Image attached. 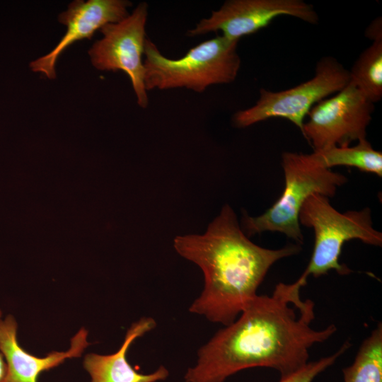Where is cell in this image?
<instances>
[{
    "label": "cell",
    "mask_w": 382,
    "mask_h": 382,
    "mask_svg": "<svg viewBox=\"0 0 382 382\" xmlns=\"http://www.w3.org/2000/svg\"><path fill=\"white\" fill-rule=\"evenodd\" d=\"M173 246L204 274V289L189 311L224 326L234 322L257 295L258 286L274 263L301 250L299 245L269 249L255 244L228 204L204 233L176 236Z\"/></svg>",
    "instance_id": "obj_2"
},
{
    "label": "cell",
    "mask_w": 382,
    "mask_h": 382,
    "mask_svg": "<svg viewBox=\"0 0 382 382\" xmlns=\"http://www.w3.org/2000/svg\"><path fill=\"white\" fill-rule=\"evenodd\" d=\"M148 4L139 3L123 20L109 23L100 30L103 37L88 51L93 66L100 71H122L129 77L137 102L146 108L149 104L144 85L142 57L146 39Z\"/></svg>",
    "instance_id": "obj_7"
},
{
    "label": "cell",
    "mask_w": 382,
    "mask_h": 382,
    "mask_svg": "<svg viewBox=\"0 0 382 382\" xmlns=\"http://www.w3.org/2000/svg\"><path fill=\"white\" fill-rule=\"evenodd\" d=\"M18 324L11 315L0 319V352L6 369L1 382H37L39 375L58 366L66 359L79 357L88 346V331L81 328L71 339V345L65 352H52L45 357L28 353L18 344Z\"/></svg>",
    "instance_id": "obj_11"
},
{
    "label": "cell",
    "mask_w": 382,
    "mask_h": 382,
    "mask_svg": "<svg viewBox=\"0 0 382 382\" xmlns=\"http://www.w3.org/2000/svg\"><path fill=\"white\" fill-rule=\"evenodd\" d=\"M300 224L312 228L315 242L310 262L302 274L318 277L330 270L347 274L351 270L339 261L343 244L359 239L372 245L381 246L382 233L373 227L371 210L340 212L328 197L315 193L304 202L299 214Z\"/></svg>",
    "instance_id": "obj_5"
},
{
    "label": "cell",
    "mask_w": 382,
    "mask_h": 382,
    "mask_svg": "<svg viewBox=\"0 0 382 382\" xmlns=\"http://www.w3.org/2000/svg\"><path fill=\"white\" fill-rule=\"evenodd\" d=\"M350 81L349 72L332 57L320 59L310 80L282 91L260 90V97L252 107L237 111L233 116L236 127L245 128L274 117L284 118L302 132L306 116L322 100L345 88Z\"/></svg>",
    "instance_id": "obj_6"
},
{
    "label": "cell",
    "mask_w": 382,
    "mask_h": 382,
    "mask_svg": "<svg viewBox=\"0 0 382 382\" xmlns=\"http://www.w3.org/2000/svg\"><path fill=\"white\" fill-rule=\"evenodd\" d=\"M381 19L374 20L367 28L366 36L373 41L382 40Z\"/></svg>",
    "instance_id": "obj_17"
},
{
    "label": "cell",
    "mask_w": 382,
    "mask_h": 382,
    "mask_svg": "<svg viewBox=\"0 0 382 382\" xmlns=\"http://www.w3.org/2000/svg\"><path fill=\"white\" fill-rule=\"evenodd\" d=\"M238 43V40L217 35L190 49L179 59H170L146 38L144 52L146 90L184 88L202 93L212 85L232 83L241 66Z\"/></svg>",
    "instance_id": "obj_3"
},
{
    "label": "cell",
    "mask_w": 382,
    "mask_h": 382,
    "mask_svg": "<svg viewBox=\"0 0 382 382\" xmlns=\"http://www.w3.org/2000/svg\"><path fill=\"white\" fill-rule=\"evenodd\" d=\"M281 16H292L311 24H317L319 20L313 6L302 0H228L209 17L201 19L187 35L220 31L222 36L239 41Z\"/></svg>",
    "instance_id": "obj_9"
},
{
    "label": "cell",
    "mask_w": 382,
    "mask_h": 382,
    "mask_svg": "<svg viewBox=\"0 0 382 382\" xmlns=\"http://www.w3.org/2000/svg\"><path fill=\"white\" fill-rule=\"evenodd\" d=\"M306 282L301 274L292 284H277L270 296L257 295L234 322L198 349L196 364L187 369L183 382H224L255 367L274 369L284 378L304 366L311 347L337 330L334 324L311 328L314 303L300 296Z\"/></svg>",
    "instance_id": "obj_1"
},
{
    "label": "cell",
    "mask_w": 382,
    "mask_h": 382,
    "mask_svg": "<svg viewBox=\"0 0 382 382\" xmlns=\"http://www.w3.org/2000/svg\"><path fill=\"white\" fill-rule=\"evenodd\" d=\"M132 3L126 0H77L71 2L66 11L59 15V21L66 31L58 44L47 54L31 62L33 71L43 74L53 79L55 65L61 54L74 42L91 39L104 25L119 22L129 13Z\"/></svg>",
    "instance_id": "obj_10"
},
{
    "label": "cell",
    "mask_w": 382,
    "mask_h": 382,
    "mask_svg": "<svg viewBox=\"0 0 382 382\" xmlns=\"http://www.w3.org/2000/svg\"><path fill=\"white\" fill-rule=\"evenodd\" d=\"M349 347L350 343L345 342L333 354L321 358L318 361L308 362L292 374L281 378L279 382H313L318 374L332 365Z\"/></svg>",
    "instance_id": "obj_16"
},
{
    "label": "cell",
    "mask_w": 382,
    "mask_h": 382,
    "mask_svg": "<svg viewBox=\"0 0 382 382\" xmlns=\"http://www.w3.org/2000/svg\"><path fill=\"white\" fill-rule=\"evenodd\" d=\"M374 109V104L349 81L341 91L311 108L301 133L313 151L349 146L366 139Z\"/></svg>",
    "instance_id": "obj_8"
},
{
    "label": "cell",
    "mask_w": 382,
    "mask_h": 382,
    "mask_svg": "<svg viewBox=\"0 0 382 382\" xmlns=\"http://www.w3.org/2000/svg\"><path fill=\"white\" fill-rule=\"evenodd\" d=\"M282 166L285 179L282 195L262 214L255 217L245 214L242 230L248 237L265 231L279 232L302 243L299 214L306 200L315 193L333 197L347 178L321 167L311 154L284 152Z\"/></svg>",
    "instance_id": "obj_4"
},
{
    "label": "cell",
    "mask_w": 382,
    "mask_h": 382,
    "mask_svg": "<svg viewBox=\"0 0 382 382\" xmlns=\"http://www.w3.org/2000/svg\"><path fill=\"white\" fill-rule=\"evenodd\" d=\"M350 81L373 104L382 98V40L373 41L355 61Z\"/></svg>",
    "instance_id": "obj_14"
},
{
    "label": "cell",
    "mask_w": 382,
    "mask_h": 382,
    "mask_svg": "<svg viewBox=\"0 0 382 382\" xmlns=\"http://www.w3.org/2000/svg\"><path fill=\"white\" fill-rule=\"evenodd\" d=\"M2 318V312L0 309V319ZM6 369V364L3 355L0 352V382L4 377Z\"/></svg>",
    "instance_id": "obj_18"
},
{
    "label": "cell",
    "mask_w": 382,
    "mask_h": 382,
    "mask_svg": "<svg viewBox=\"0 0 382 382\" xmlns=\"http://www.w3.org/2000/svg\"><path fill=\"white\" fill-rule=\"evenodd\" d=\"M344 382H382V325L366 338L353 363L343 369Z\"/></svg>",
    "instance_id": "obj_15"
},
{
    "label": "cell",
    "mask_w": 382,
    "mask_h": 382,
    "mask_svg": "<svg viewBox=\"0 0 382 382\" xmlns=\"http://www.w3.org/2000/svg\"><path fill=\"white\" fill-rule=\"evenodd\" d=\"M311 154L315 161L325 168L345 166L382 175V154L375 150L366 138L359 140L355 146H333Z\"/></svg>",
    "instance_id": "obj_13"
},
{
    "label": "cell",
    "mask_w": 382,
    "mask_h": 382,
    "mask_svg": "<svg viewBox=\"0 0 382 382\" xmlns=\"http://www.w3.org/2000/svg\"><path fill=\"white\" fill-rule=\"evenodd\" d=\"M156 326L153 318L142 317L129 326L117 352L107 355L95 353L86 355L83 366L91 377V382H158L166 379L169 371L164 366L144 374L137 372L127 359L132 344Z\"/></svg>",
    "instance_id": "obj_12"
}]
</instances>
